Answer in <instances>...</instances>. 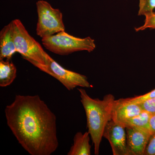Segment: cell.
<instances>
[{
    "label": "cell",
    "instance_id": "4",
    "mask_svg": "<svg viewBox=\"0 0 155 155\" xmlns=\"http://www.w3.org/2000/svg\"><path fill=\"white\" fill-rule=\"evenodd\" d=\"M14 40L17 52L26 61L31 60L45 65L48 54L38 42L31 36L19 19L13 20Z\"/></svg>",
    "mask_w": 155,
    "mask_h": 155
},
{
    "label": "cell",
    "instance_id": "6",
    "mask_svg": "<svg viewBox=\"0 0 155 155\" xmlns=\"http://www.w3.org/2000/svg\"><path fill=\"white\" fill-rule=\"evenodd\" d=\"M38 20L36 33L41 38L54 35L65 29L63 14L60 10L54 9L49 3L40 0L36 3Z\"/></svg>",
    "mask_w": 155,
    "mask_h": 155
},
{
    "label": "cell",
    "instance_id": "3",
    "mask_svg": "<svg viewBox=\"0 0 155 155\" xmlns=\"http://www.w3.org/2000/svg\"><path fill=\"white\" fill-rule=\"evenodd\" d=\"M41 41L47 49L60 55H67L79 51L91 52L96 48L94 40L90 37L84 38L75 37L65 31L43 38Z\"/></svg>",
    "mask_w": 155,
    "mask_h": 155
},
{
    "label": "cell",
    "instance_id": "14",
    "mask_svg": "<svg viewBox=\"0 0 155 155\" xmlns=\"http://www.w3.org/2000/svg\"><path fill=\"white\" fill-rule=\"evenodd\" d=\"M138 16L144 15L153 12L155 9V0H139Z\"/></svg>",
    "mask_w": 155,
    "mask_h": 155
},
{
    "label": "cell",
    "instance_id": "15",
    "mask_svg": "<svg viewBox=\"0 0 155 155\" xmlns=\"http://www.w3.org/2000/svg\"><path fill=\"white\" fill-rule=\"evenodd\" d=\"M145 17L144 23L140 27L135 28V31H139L150 28L151 29H155V12H152L148 13L144 15Z\"/></svg>",
    "mask_w": 155,
    "mask_h": 155
},
{
    "label": "cell",
    "instance_id": "11",
    "mask_svg": "<svg viewBox=\"0 0 155 155\" xmlns=\"http://www.w3.org/2000/svg\"><path fill=\"white\" fill-rule=\"evenodd\" d=\"M90 135L88 132H78L73 138V144L67 153L68 155H90L91 145L90 144Z\"/></svg>",
    "mask_w": 155,
    "mask_h": 155
},
{
    "label": "cell",
    "instance_id": "5",
    "mask_svg": "<svg viewBox=\"0 0 155 155\" xmlns=\"http://www.w3.org/2000/svg\"><path fill=\"white\" fill-rule=\"evenodd\" d=\"M27 61L40 70L55 78L69 91H72L77 87H92L86 76L65 69L48 54L47 56L45 65L31 60Z\"/></svg>",
    "mask_w": 155,
    "mask_h": 155
},
{
    "label": "cell",
    "instance_id": "16",
    "mask_svg": "<svg viewBox=\"0 0 155 155\" xmlns=\"http://www.w3.org/2000/svg\"><path fill=\"white\" fill-rule=\"evenodd\" d=\"M155 97V89L147 93L142 95L138 96L132 98H125L127 101L129 102L134 103V104H139L140 103L144 102L147 100L152 98Z\"/></svg>",
    "mask_w": 155,
    "mask_h": 155
},
{
    "label": "cell",
    "instance_id": "2",
    "mask_svg": "<svg viewBox=\"0 0 155 155\" xmlns=\"http://www.w3.org/2000/svg\"><path fill=\"white\" fill-rule=\"evenodd\" d=\"M87 118L88 132L94 145L95 155H99L100 144L108 122L112 120V111L115 102L113 94L104 96L103 100L94 99L85 90L78 88Z\"/></svg>",
    "mask_w": 155,
    "mask_h": 155
},
{
    "label": "cell",
    "instance_id": "1",
    "mask_svg": "<svg viewBox=\"0 0 155 155\" xmlns=\"http://www.w3.org/2000/svg\"><path fill=\"white\" fill-rule=\"evenodd\" d=\"M5 114L8 126L28 153L51 155L58 149L56 116L38 95H17Z\"/></svg>",
    "mask_w": 155,
    "mask_h": 155
},
{
    "label": "cell",
    "instance_id": "18",
    "mask_svg": "<svg viewBox=\"0 0 155 155\" xmlns=\"http://www.w3.org/2000/svg\"><path fill=\"white\" fill-rule=\"evenodd\" d=\"M144 155H155V133L150 138Z\"/></svg>",
    "mask_w": 155,
    "mask_h": 155
},
{
    "label": "cell",
    "instance_id": "12",
    "mask_svg": "<svg viewBox=\"0 0 155 155\" xmlns=\"http://www.w3.org/2000/svg\"><path fill=\"white\" fill-rule=\"evenodd\" d=\"M17 68L11 60H0V86L11 85L17 77Z\"/></svg>",
    "mask_w": 155,
    "mask_h": 155
},
{
    "label": "cell",
    "instance_id": "13",
    "mask_svg": "<svg viewBox=\"0 0 155 155\" xmlns=\"http://www.w3.org/2000/svg\"><path fill=\"white\" fill-rule=\"evenodd\" d=\"M150 113L142 111L138 115L130 119L125 125L126 127H138L149 129V120Z\"/></svg>",
    "mask_w": 155,
    "mask_h": 155
},
{
    "label": "cell",
    "instance_id": "19",
    "mask_svg": "<svg viewBox=\"0 0 155 155\" xmlns=\"http://www.w3.org/2000/svg\"><path fill=\"white\" fill-rule=\"evenodd\" d=\"M149 129L152 134L155 133V113L151 114L149 120Z\"/></svg>",
    "mask_w": 155,
    "mask_h": 155
},
{
    "label": "cell",
    "instance_id": "7",
    "mask_svg": "<svg viewBox=\"0 0 155 155\" xmlns=\"http://www.w3.org/2000/svg\"><path fill=\"white\" fill-rule=\"evenodd\" d=\"M126 127L111 120L107 124L103 137L110 144L114 155H128Z\"/></svg>",
    "mask_w": 155,
    "mask_h": 155
},
{
    "label": "cell",
    "instance_id": "9",
    "mask_svg": "<svg viewBox=\"0 0 155 155\" xmlns=\"http://www.w3.org/2000/svg\"><path fill=\"white\" fill-rule=\"evenodd\" d=\"M142 111V109L138 104L129 102L125 98L115 100L112 111V120L125 127L127 122Z\"/></svg>",
    "mask_w": 155,
    "mask_h": 155
},
{
    "label": "cell",
    "instance_id": "10",
    "mask_svg": "<svg viewBox=\"0 0 155 155\" xmlns=\"http://www.w3.org/2000/svg\"><path fill=\"white\" fill-rule=\"evenodd\" d=\"M17 52L14 40L13 21L4 26L0 31V60H11Z\"/></svg>",
    "mask_w": 155,
    "mask_h": 155
},
{
    "label": "cell",
    "instance_id": "17",
    "mask_svg": "<svg viewBox=\"0 0 155 155\" xmlns=\"http://www.w3.org/2000/svg\"><path fill=\"white\" fill-rule=\"evenodd\" d=\"M142 110L150 114L155 113V97L138 104Z\"/></svg>",
    "mask_w": 155,
    "mask_h": 155
},
{
    "label": "cell",
    "instance_id": "8",
    "mask_svg": "<svg viewBox=\"0 0 155 155\" xmlns=\"http://www.w3.org/2000/svg\"><path fill=\"white\" fill-rule=\"evenodd\" d=\"M128 155H144L152 135L149 129L138 127H126Z\"/></svg>",
    "mask_w": 155,
    "mask_h": 155
}]
</instances>
